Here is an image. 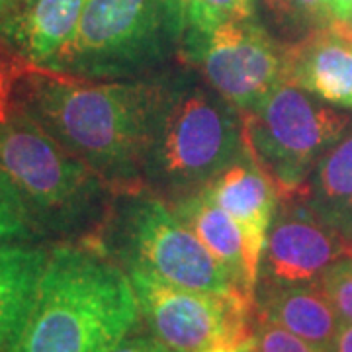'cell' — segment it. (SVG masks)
Instances as JSON below:
<instances>
[{"label":"cell","mask_w":352,"mask_h":352,"mask_svg":"<svg viewBox=\"0 0 352 352\" xmlns=\"http://www.w3.org/2000/svg\"><path fill=\"white\" fill-rule=\"evenodd\" d=\"M245 352H327L272 321L256 319V327Z\"/></svg>","instance_id":"cell-20"},{"label":"cell","mask_w":352,"mask_h":352,"mask_svg":"<svg viewBox=\"0 0 352 352\" xmlns=\"http://www.w3.org/2000/svg\"><path fill=\"white\" fill-rule=\"evenodd\" d=\"M170 206L180 221L194 231L201 245L226 268L241 296L254 302L261 258L254 256L249 241L233 217L215 204L208 190L196 192Z\"/></svg>","instance_id":"cell-13"},{"label":"cell","mask_w":352,"mask_h":352,"mask_svg":"<svg viewBox=\"0 0 352 352\" xmlns=\"http://www.w3.org/2000/svg\"><path fill=\"white\" fill-rule=\"evenodd\" d=\"M317 282L337 309L340 321L352 323V254L337 261Z\"/></svg>","instance_id":"cell-21"},{"label":"cell","mask_w":352,"mask_h":352,"mask_svg":"<svg viewBox=\"0 0 352 352\" xmlns=\"http://www.w3.org/2000/svg\"><path fill=\"white\" fill-rule=\"evenodd\" d=\"M39 69L22 57L0 36V124H4L18 106V88L30 73Z\"/></svg>","instance_id":"cell-19"},{"label":"cell","mask_w":352,"mask_h":352,"mask_svg":"<svg viewBox=\"0 0 352 352\" xmlns=\"http://www.w3.org/2000/svg\"><path fill=\"white\" fill-rule=\"evenodd\" d=\"M139 315L122 264L90 241H61L50 249L12 352H112Z\"/></svg>","instance_id":"cell-2"},{"label":"cell","mask_w":352,"mask_h":352,"mask_svg":"<svg viewBox=\"0 0 352 352\" xmlns=\"http://www.w3.org/2000/svg\"><path fill=\"white\" fill-rule=\"evenodd\" d=\"M34 235L24 210L10 184L0 175V243L30 239Z\"/></svg>","instance_id":"cell-22"},{"label":"cell","mask_w":352,"mask_h":352,"mask_svg":"<svg viewBox=\"0 0 352 352\" xmlns=\"http://www.w3.org/2000/svg\"><path fill=\"white\" fill-rule=\"evenodd\" d=\"M186 0H87L75 39L53 71L135 80L180 63Z\"/></svg>","instance_id":"cell-5"},{"label":"cell","mask_w":352,"mask_h":352,"mask_svg":"<svg viewBox=\"0 0 352 352\" xmlns=\"http://www.w3.org/2000/svg\"><path fill=\"white\" fill-rule=\"evenodd\" d=\"M340 25H344V28H349V30H352V18H351V22H349V24H340Z\"/></svg>","instance_id":"cell-31"},{"label":"cell","mask_w":352,"mask_h":352,"mask_svg":"<svg viewBox=\"0 0 352 352\" xmlns=\"http://www.w3.org/2000/svg\"><path fill=\"white\" fill-rule=\"evenodd\" d=\"M263 6L266 18H270L272 25L276 28L282 36H289L296 39L303 38L302 28L296 16L294 0H258Z\"/></svg>","instance_id":"cell-23"},{"label":"cell","mask_w":352,"mask_h":352,"mask_svg":"<svg viewBox=\"0 0 352 352\" xmlns=\"http://www.w3.org/2000/svg\"><path fill=\"white\" fill-rule=\"evenodd\" d=\"M254 18V0H186L184 38H204L227 22Z\"/></svg>","instance_id":"cell-18"},{"label":"cell","mask_w":352,"mask_h":352,"mask_svg":"<svg viewBox=\"0 0 352 352\" xmlns=\"http://www.w3.org/2000/svg\"><path fill=\"white\" fill-rule=\"evenodd\" d=\"M180 63L241 113L264 102L286 80V43H280L254 18L227 22L204 38H184Z\"/></svg>","instance_id":"cell-9"},{"label":"cell","mask_w":352,"mask_h":352,"mask_svg":"<svg viewBox=\"0 0 352 352\" xmlns=\"http://www.w3.org/2000/svg\"><path fill=\"white\" fill-rule=\"evenodd\" d=\"M349 112L288 80L243 112L245 151L272 182L278 198L305 194L315 164L352 126Z\"/></svg>","instance_id":"cell-7"},{"label":"cell","mask_w":352,"mask_h":352,"mask_svg":"<svg viewBox=\"0 0 352 352\" xmlns=\"http://www.w3.org/2000/svg\"><path fill=\"white\" fill-rule=\"evenodd\" d=\"M243 155V113L194 67L180 63L155 75L145 188L175 204L208 188Z\"/></svg>","instance_id":"cell-3"},{"label":"cell","mask_w":352,"mask_h":352,"mask_svg":"<svg viewBox=\"0 0 352 352\" xmlns=\"http://www.w3.org/2000/svg\"><path fill=\"white\" fill-rule=\"evenodd\" d=\"M112 352H176L163 344L155 337H135V339H126L120 346H116Z\"/></svg>","instance_id":"cell-25"},{"label":"cell","mask_w":352,"mask_h":352,"mask_svg":"<svg viewBox=\"0 0 352 352\" xmlns=\"http://www.w3.org/2000/svg\"><path fill=\"white\" fill-rule=\"evenodd\" d=\"M0 175L18 196L34 235L88 239L112 206V190L100 176L20 104L0 124Z\"/></svg>","instance_id":"cell-4"},{"label":"cell","mask_w":352,"mask_h":352,"mask_svg":"<svg viewBox=\"0 0 352 352\" xmlns=\"http://www.w3.org/2000/svg\"><path fill=\"white\" fill-rule=\"evenodd\" d=\"M139 311L157 340L176 352L245 346L256 327L254 302L239 294H212L164 284L143 272H127Z\"/></svg>","instance_id":"cell-8"},{"label":"cell","mask_w":352,"mask_h":352,"mask_svg":"<svg viewBox=\"0 0 352 352\" xmlns=\"http://www.w3.org/2000/svg\"><path fill=\"white\" fill-rule=\"evenodd\" d=\"M305 200L352 245V126L315 164Z\"/></svg>","instance_id":"cell-17"},{"label":"cell","mask_w":352,"mask_h":352,"mask_svg":"<svg viewBox=\"0 0 352 352\" xmlns=\"http://www.w3.org/2000/svg\"><path fill=\"white\" fill-rule=\"evenodd\" d=\"M333 25H337L340 32H342V34H344V36H346V38L352 41V30H349V28H344V25H340V24H333Z\"/></svg>","instance_id":"cell-30"},{"label":"cell","mask_w":352,"mask_h":352,"mask_svg":"<svg viewBox=\"0 0 352 352\" xmlns=\"http://www.w3.org/2000/svg\"><path fill=\"white\" fill-rule=\"evenodd\" d=\"M254 314L256 319L272 321L327 352L342 323L319 282L294 286L256 284Z\"/></svg>","instance_id":"cell-15"},{"label":"cell","mask_w":352,"mask_h":352,"mask_svg":"<svg viewBox=\"0 0 352 352\" xmlns=\"http://www.w3.org/2000/svg\"><path fill=\"white\" fill-rule=\"evenodd\" d=\"M87 0H20L0 20V36L34 65L55 69L75 39Z\"/></svg>","instance_id":"cell-12"},{"label":"cell","mask_w":352,"mask_h":352,"mask_svg":"<svg viewBox=\"0 0 352 352\" xmlns=\"http://www.w3.org/2000/svg\"><path fill=\"white\" fill-rule=\"evenodd\" d=\"M351 254V243L315 212L305 194L280 198L264 243L256 284H311Z\"/></svg>","instance_id":"cell-10"},{"label":"cell","mask_w":352,"mask_h":352,"mask_svg":"<svg viewBox=\"0 0 352 352\" xmlns=\"http://www.w3.org/2000/svg\"><path fill=\"white\" fill-rule=\"evenodd\" d=\"M329 352H352V323H340L339 331L329 346Z\"/></svg>","instance_id":"cell-26"},{"label":"cell","mask_w":352,"mask_h":352,"mask_svg":"<svg viewBox=\"0 0 352 352\" xmlns=\"http://www.w3.org/2000/svg\"><path fill=\"white\" fill-rule=\"evenodd\" d=\"M85 241L100 247L127 272H143L176 288L239 294L226 268L180 221L173 206L149 190L113 196L98 231Z\"/></svg>","instance_id":"cell-6"},{"label":"cell","mask_w":352,"mask_h":352,"mask_svg":"<svg viewBox=\"0 0 352 352\" xmlns=\"http://www.w3.org/2000/svg\"><path fill=\"white\" fill-rule=\"evenodd\" d=\"M155 75L94 80L39 67L18 88V104L87 163L113 196L145 188L143 161Z\"/></svg>","instance_id":"cell-1"},{"label":"cell","mask_w":352,"mask_h":352,"mask_svg":"<svg viewBox=\"0 0 352 352\" xmlns=\"http://www.w3.org/2000/svg\"><path fill=\"white\" fill-rule=\"evenodd\" d=\"M210 196L241 227L254 256H263L266 235L276 212L278 194L272 182L245 151L208 186Z\"/></svg>","instance_id":"cell-14"},{"label":"cell","mask_w":352,"mask_h":352,"mask_svg":"<svg viewBox=\"0 0 352 352\" xmlns=\"http://www.w3.org/2000/svg\"><path fill=\"white\" fill-rule=\"evenodd\" d=\"M47 256L25 239L0 243V352H12L24 329Z\"/></svg>","instance_id":"cell-16"},{"label":"cell","mask_w":352,"mask_h":352,"mask_svg":"<svg viewBox=\"0 0 352 352\" xmlns=\"http://www.w3.org/2000/svg\"><path fill=\"white\" fill-rule=\"evenodd\" d=\"M247 344H249V342H247ZM247 344H245V346H214V349H208V351L201 352H245Z\"/></svg>","instance_id":"cell-29"},{"label":"cell","mask_w":352,"mask_h":352,"mask_svg":"<svg viewBox=\"0 0 352 352\" xmlns=\"http://www.w3.org/2000/svg\"><path fill=\"white\" fill-rule=\"evenodd\" d=\"M333 24H349L352 18V0H331Z\"/></svg>","instance_id":"cell-27"},{"label":"cell","mask_w":352,"mask_h":352,"mask_svg":"<svg viewBox=\"0 0 352 352\" xmlns=\"http://www.w3.org/2000/svg\"><path fill=\"white\" fill-rule=\"evenodd\" d=\"M18 2H20V0H0V20L10 12Z\"/></svg>","instance_id":"cell-28"},{"label":"cell","mask_w":352,"mask_h":352,"mask_svg":"<svg viewBox=\"0 0 352 352\" xmlns=\"http://www.w3.org/2000/svg\"><path fill=\"white\" fill-rule=\"evenodd\" d=\"M286 80L352 112V41L331 24L286 43Z\"/></svg>","instance_id":"cell-11"},{"label":"cell","mask_w":352,"mask_h":352,"mask_svg":"<svg viewBox=\"0 0 352 352\" xmlns=\"http://www.w3.org/2000/svg\"><path fill=\"white\" fill-rule=\"evenodd\" d=\"M294 6L303 36L333 24L331 0H294Z\"/></svg>","instance_id":"cell-24"}]
</instances>
